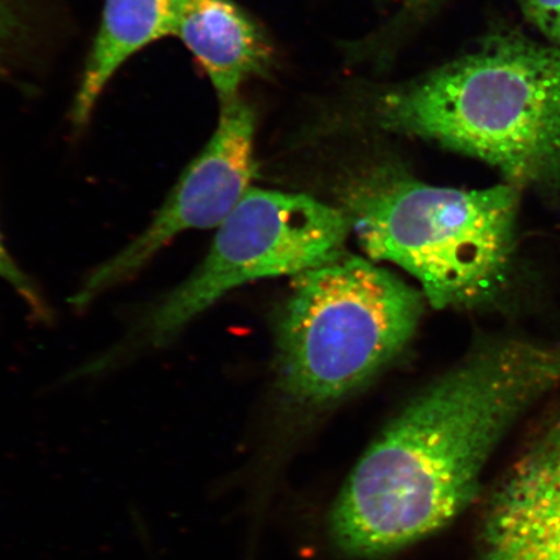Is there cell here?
Wrapping results in <instances>:
<instances>
[{
	"label": "cell",
	"instance_id": "cell-1",
	"mask_svg": "<svg viewBox=\"0 0 560 560\" xmlns=\"http://www.w3.org/2000/svg\"><path fill=\"white\" fill-rule=\"evenodd\" d=\"M560 385V342H478L385 424L330 509L342 556L374 560L436 535L481 495L490 459Z\"/></svg>",
	"mask_w": 560,
	"mask_h": 560
},
{
	"label": "cell",
	"instance_id": "cell-2",
	"mask_svg": "<svg viewBox=\"0 0 560 560\" xmlns=\"http://www.w3.org/2000/svg\"><path fill=\"white\" fill-rule=\"evenodd\" d=\"M375 129L415 137L494 167L520 190L560 196V48L514 32L369 95Z\"/></svg>",
	"mask_w": 560,
	"mask_h": 560
},
{
	"label": "cell",
	"instance_id": "cell-3",
	"mask_svg": "<svg viewBox=\"0 0 560 560\" xmlns=\"http://www.w3.org/2000/svg\"><path fill=\"white\" fill-rule=\"evenodd\" d=\"M522 192L506 182L481 190L433 186L381 163L349 180L342 210L366 255L408 271L432 307L471 311L509 291Z\"/></svg>",
	"mask_w": 560,
	"mask_h": 560
},
{
	"label": "cell",
	"instance_id": "cell-4",
	"mask_svg": "<svg viewBox=\"0 0 560 560\" xmlns=\"http://www.w3.org/2000/svg\"><path fill=\"white\" fill-rule=\"evenodd\" d=\"M293 278L278 324L277 384L293 408L324 411L408 347L425 299L394 272L345 254Z\"/></svg>",
	"mask_w": 560,
	"mask_h": 560
},
{
	"label": "cell",
	"instance_id": "cell-5",
	"mask_svg": "<svg viewBox=\"0 0 560 560\" xmlns=\"http://www.w3.org/2000/svg\"><path fill=\"white\" fill-rule=\"evenodd\" d=\"M345 210L310 195L250 188L221 223L205 261L185 282L140 314L120 345L82 368L97 375L136 355L165 348L195 318L237 287L296 277L342 254Z\"/></svg>",
	"mask_w": 560,
	"mask_h": 560
},
{
	"label": "cell",
	"instance_id": "cell-6",
	"mask_svg": "<svg viewBox=\"0 0 560 560\" xmlns=\"http://www.w3.org/2000/svg\"><path fill=\"white\" fill-rule=\"evenodd\" d=\"M208 144L167 196L149 228L85 279L70 300L85 310L104 292L136 277L175 236L219 228L250 190L255 174L256 115L242 100L220 107Z\"/></svg>",
	"mask_w": 560,
	"mask_h": 560
},
{
	"label": "cell",
	"instance_id": "cell-7",
	"mask_svg": "<svg viewBox=\"0 0 560 560\" xmlns=\"http://www.w3.org/2000/svg\"><path fill=\"white\" fill-rule=\"evenodd\" d=\"M532 416L482 500L475 560H560V385Z\"/></svg>",
	"mask_w": 560,
	"mask_h": 560
},
{
	"label": "cell",
	"instance_id": "cell-8",
	"mask_svg": "<svg viewBox=\"0 0 560 560\" xmlns=\"http://www.w3.org/2000/svg\"><path fill=\"white\" fill-rule=\"evenodd\" d=\"M174 37L206 70L220 107L241 100L245 82L275 67L268 37L234 0H179Z\"/></svg>",
	"mask_w": 560,
	"mask_h": 560
},
{
	"label": "cell",
	"instance_id": "cell-9",
	"mask_svg": "<svg viewBox=\"0 0 560 560\" xmlns=\"http://www.w3.org/2000/svg\"><path fill=\"white\" fill-rule=\"evenodd\" d=\"M178 10L179 0H105L70 112L75 129L85 128L103 90L132 55L175 34Z\"/></svg>",
	"mask_w": 560,
	"mask_h": 560
},
{
	"label": "cell",
	"instance_id": "cell-10",
	"mask_svg": "<svg viewBox=\"0 0 560 560\" xmlns=\"http://www.w3.org/2000/svg\"><path fill=\"white\" fill-rule=\"evenodd\" d=\"M441 2L443 0H404L395 16L371 39V42L375 40V44L370 46L375 45L376 52H381L384 45L385 47H394L395 42L405 37L406 33L416 30L438 9Z\"/></svg>",
	"mask_w": 560,
	"mask_h": 560
},
{
	"label": "cell",
	"instance_id": "cell-11",
	"mask_svg": "<svg viewBox=\"0 0 560 560\" xmlns=\"http://www.w3.org/2000/svg\"><path fill=\"white\" fill-rule=\"evenodd\" d=\"M0 278L5 280L18 295L25 301L34 319L50 320L51 312L48 310L46 300L42 298L38 287L35 285L30 276L21 270L7 250L2 234H0Z\"/></svg>",
	"mask_w": 560,
	"mask_h": 560
},
{
	"label": "cell",
	"instance_id": "cell-12",
	"mask_svg": "<svg viewBox=\"0 0 560 560\" xmlns=\"http://www.w3.org/2000/svg\"><path fill=\"white\" fill-rule=\"evenodd\" d=\"M26 30L24 0H0V66L15 51Z\"/></svg>",
	"mask_w": 560,
	"mask_h": 560
},
{
	"label": "cell",
	"instance_id": "cell-13",
	"mask_svg": "<svg viewBox=\"0 0 560 560\" xmlns=\"http://www.w3.org/2000/svg\"><path fill=\"white\" fill-rule=\"evenodd\" d=\"M523 15L546 42L560 48V0H517Z\"/></svg>",
	"mask_w": 560,
	"mask_h": 560
}]
</instances>
